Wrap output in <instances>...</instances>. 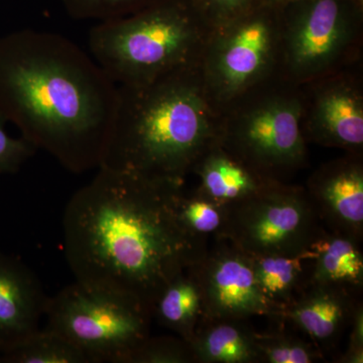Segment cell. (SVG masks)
<instances>
[{"mask_svg":"<svg viewBox=\"0 0 363 363\" xmlns=\"http://www.w3.org/2000/svg\"><path fill=\"white\" fill-rule=\"evenodd\" d=\"M63 216L64 252L75 281L140 306L152 316L162 290L206 255V238L180 220L183 186L98 168Z\"/></svg>","mask_w":363,"mask_h":363,"instance_id":"6da1fadb","label":"cell"},{"mask_svg":"<svg viewBox=\"0 0 363 363\" xmlns=\"http://www.w3.org/2000/svg\"><path fill=\"white\" fill-rule=\"evenodd\" d=\"M117 99L118 86L63 35L0 37V112L72 173L99 168Z\"/></svg>","mask_w":363,"mask_h":363,"instance_id":"7a4b0ae2","label":"cell"},{"mask_svg":"<svg viewBox=\"0 0 363 363\" xmlns=\"http://www.w3.org/2000/svg\"><path fill=\"white\" fill-rule=\"evenodd\" d=\"M117 86L116 116L99 168L183 186L218 142L221 113L205 93L199 63L149 84Z\"/></svg>","mask_w":363,"mask_h":363,"instance_id":"3957f363","label":"cell"},{"mask_svg":"<svg viewBox=\"0 0 363 363\" xmlns=\"http://www.w3.org/2000/svg\"><path fill=\"white\" fill-rule=\"evenodd\" d=\"M210 28L192 0H157L91 28L93 59L116 85L140 86L198 64Z\"/></svg>","mask_w":363,"mask_h":363,"instance_id":"277c9868","label":"cell"},{"mask_svg":"<svg viewBox=\"0 0 363 363\" xmlns=\"http://www.w3.org/2000/svg\"><path fill=\"white\" fill-rule=\"evenodd\" d=\"M304 111L302 87L276 76L221 112L218 143L257 175L279 181L307 160Z\"/></svg>","mask_w":363,"mask_h":363,"instance_id":"5b68a950","label":"cell"},{"mask_svg":"<svg viewBox=\"0 0 363 363\" xmlns=\"http://www.w3.org/2000/svg\"><path fill=\"white\" fill-rule=\"evenodd\" d=\"M278 7L279 78L304 86L342 71L357 59L363 0H293Z\"/></svg>","mask_w":363,"mask_h":363,"instance_id":"8992f818","label":"cell"},{"mask_svg":"<svg viewBox=\"0 0 363 363\" xmlns=\"http://www.w3.org/2000/svg\"><path fill=\"white\" fill-rule=\"evenodd\" d=\"M281 18L262 4L230 23L211 28L200 73L205 93L219 112L278 76Z\"/></svg>","mask_w":363,"mask_h":363,"instance_id":"52a82bcc","label":"cell"},{"mask_svg":"<svg viewBox=\"0 0 363 363\" xmlns=\"http://www.w3.org/2000/svg\"><path fill=\"white\" fill-rule=\"evenodd\" d=\"M45 327L83 351L91 363H126L150 336L152 315L140 306L75 281L49 297Z\"/></svg>","mask_w":363,"mask_h":363,"instance_id":"ba28073f","label":"cell"},{"mask_svg":"<svg viewBox=\"0 0 363 363\" xmlns=\"http://www.w3.org/2000/svg\"><path fill=\"white\" fill-rule=\"evenodd\" d=\"M220 233L250 257L289 255L309 247L322 233L306 190L267 180L257 191L224 205Z\"/></svg>","mask_w":363,"mask_h":363,"instance_id":"9c48e42d","label":"cell"},{"mask_svg":"<svg viewBox=\"0 0 363 363\" xmlns=\"http://www.w3.org/2000/svg\"><path fill=\"white\" fill-rule=\"evenodd\" d=\"M195 267L201 292L204 319L240 320L255 316H276L279 309L260 290L252 257L224 238Z\"/></svg>","mask_w":363,"mask_h":363,"instance_id":"30bf717a","label":"cell"},{"mask_svg":"<svg viewBox=\"0 0 363 363\" xmlns=\"http://www.w3.org/2000/svg\"><path fill=\"white\" fill-rule=\"evenodd\" d=\"M301 87L306 140L362 154L363 92L359 80L342 70Z\"/></svg>","mask_w":363,"mask_h":363,"instance_id":"8fae6325","label":"cell"},{"mask_svg":"<svg viewBox=\"0 0 363 363\" xmlns=\"http://www.w3.org/2000/svg\"><path fill=\"white\" fill-rule=\"evenodd\" d=\"M320 220L332 231L355 240L363 231V167L359 155H351L318 169L306 190Z\"/></svg>","mask_w":363,"mask_h":363,"instance_id":"7c38bea8","label":"cell"},{"mask_svg":"<svg viewBox=\"0 0 363 363\" xmlns=\"http://www.w3.org/2000/svg\"><path fill=\"white\" fill-rule=\"evenodd\" d=\"M49 297L32 269L0 252V354L40 329Z\"/></svg>","mask_w":363,"mask_h":363,"instance_id":"4fadbf2b","label":"cell"},{"mask_svg":"<svg viewBox=\"0 0 363 363\" xmlns=\"http://www.w3.org/2000/svg\"><path fill=\"white\" fill-rule=\"evenodd\" d=\"M351 291L342 286L311 284L274 317L293 322L318 343L329 342L352 319L357 305L353 304Z\"/></svg>","mask_w":363,"mask_h":363,"instance_id":"5bb4252c","label":"cell"},{"mask_svg":"<svg viewBox=\"0 0 363 363\" xmlns=\"http://www.w3.org/2000/svg\"><path fill=\"white\" fill-rule=\"evenodd\" d=\"M192 174L200 180L197 190L222 206L252 194L267 181L226 152L218 142L200 157Z\"/></svg>","mask_w":363,"mask_h":363,"instance_id":"9a60e30c","label":"cell"},{"mask_svg":"<svg viewBox=\"0 0 363 363\" xmlns=\"http://www.w3.org/2000/svg\"><path fill=\"white\" fill-rule=\"evenodd\" d=\"M315 257L316 252L312 243L296 253L250 257L260 290L269 302L281 310L311 284Z\"/></svg>","mask_w":363,"mask_h":363,"instance_id":"2e32d148","label":"cell"},{"mask_svg":"<svg viewBox=\"0 0 363 363\" xmlns=\"http://www.w3.org/2000/svg\"><path fill=\"white\" fill-rule=\"evenodd\" d=\"M240 320L203 319L189 341L195 362L207 363L260 362L255 332Z\"/></svg>","mask_w":363,"mask_h":363,"instance_id":"e0dca14e","label":"cell"},{"mask_svg":"<svg viewBox=\"0 0 363 363\" xmlns=\"http://www.w3.org/2000/svg\"><path fill=\"white\" fill-rule=\"evenodd\" d=\"M313 247L316 257L313 264L311 284L338 286L350 290L362 288L363 255L359 240L335 231H322L313 242Z\"/></svg>","mask_w":363,"mask_h":363,"instance_id":"ac0fdd59","label":"cell"},{"mask_svg":"<svg viewBox=\"0 0 363 363\" xmlns=\"http://www.w3.org/2000/svg\"><path fill=\"white\" fill-rule=\"evenodd\" d=\"M152 317L181 338L191 340L204 319L199 284L191 269L182 272L162 290Z\"/></svg>","mask_w":363,"mask_h":363,"instance_id":"d6986e66","label":"cell"},{"mask_svg":"<svg viewBox=\"0 0 363 363\" xmlns=\"http://www.w3.org/2000/svg\"><path fill=\"white\" fill-rule=\"evenodd\" d=\"M0 363H91L89 357L58 332L45 327L9 352Z\"/></svg>","mask_w":363,"mask_h":363,"instance_id":"ffe728a7","label":"cell"},{"mask_svg":"<svg viewBox=\"0 0 363 363\" xmlns=\"http://www.w3.org/2000/svg\"><path fill=\"white\" fill-rule=\"evenodd\" d=\"M177 210L182 223L191 233L203 238L220 233L225 217L224 206L199 191L187 194L182 188L177 198Z\"/></svg>","mask_w":363,"mask_h":363,"instance_id":"44dd1931","label":"cell"},{"mask_svg":"<svg viewBox=\"0 0 363 363\" xmlns=\"http://www.w3.org/2000/svg\"><path fill=\"white\" fill-rule=\"evenodd\" d=\"M255 342L260 362L269 363H311L319 357L318 350L302 339L279 332L257 333Z\"/></svg>","mask_w":363,"mask_h":363,"instance_id":"7402d4cb","label":"cell"},{"mask_svg":"<svg viewBox=\"0 0 363 363\" xmlns=\"http://www.w3.org/2000/svg\"><path fill=\"white\" fill-rule=\"evenodd\" d=\"M74 20H112L128 16L157 0H61Z\"/></svg>","mask_w":363,"mask_h":363,"instance_id":"603a6c76","label":"cell"},{"mask_svg":"<svg viewBox=\"0 0 363 363\" xmlns=\"http://www.w3.org/2000/svg\"><path fill=\"white\" fill-rule=\"evenodd\" d=\"M195 362L190 343L179 337L150 336L128 357L126 363H187Z\"/></svg>","mask_w":363,"mask_h":363,"instance_id":"cb8c5ba5","label":"cell"},{"mask_svg":"<svg viewBox=\"0 0 363 363\" xmlns=\"http://www.w3.org/2000/svg\"><path fill=\"white\" fill-rule=\"evenodd\" d=\"M210 28H215L245 16L266 4L264 0H192Z\"/></svg>","mask_w":363,"mask_h":363,"instance_id":"d4e9b609","label":"cell"},{"mask_svg":"<svg viewBox=\"0 0 363 363\" xmlns=\"http://www.w3.org/2000/svg\"><path fill=\"white\" fill-rule=\"evenodd\" d=\"M7 123L0 112V175L20 171L38 150L35 145L23 136L16 138L9 135L6 130Z\"/></svg>","mask_w":363,"mask_h":363,"instance_id":"484cf974","label":"cell"},{"mask_svg":"<svg viewBox=\"0 0 363 363\" xmlns=\"http://www.w3.org/2000/svg\"><path fill=\"white\" fill-rule=\"evenodd\" d=\"M350 343L347 352L344 357V362L351 363H362L363 362V316L362 306L357 304L351 319Z\"/></svg>","mask_w":363,"mask_h":363,"instance_id":"4316f807","label":"cell"},{"mask_svg":"<svg viewBox=\"0 0 363 363\" xmlns=\"http://www.w3.org/2000/svg\"><path fill=\"white\" fill-rule=\"evenodd\" d=\"M293 1V0H264L267 4L274 6H281L284 4H288V2Z\"/></svg>","mask_w":363,"mask_h":363,"instance_id":"83f0119b","label":"cell"}]
</instances>
